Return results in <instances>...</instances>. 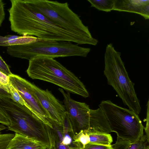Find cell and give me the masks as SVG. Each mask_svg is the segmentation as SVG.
<instances>
[{
    "label": "cell",
    "mask_w": 149,
    "mask_h": 149,
    "mask_svg": "<svg viewBox=\"0 0 149 149\" xmlns=\"http://www.w3.org/2000/svg\"><path fill=\"white\" fill-rule=\"evenodd\" d=\"M8 10L11 30L22 36H34L40 40L73 42L88 44L86 40L58 26L31 8L25 0H10Z\"/></svg>",
    "instance_id": "6da1fadb"
},
{
    "label": "cell",
    "mask_w": 149,
    "mask_h": 149,
    "mask_svg": "<svg viewBox=\"0 0 149 149\" xmlns=\"http://www.w3.org/2000/svg\"><path fill=\"white\" fill-rule=\"evenodd\" d=\"M29 76L53 84L68 92L84 98L89 96L84 84L72 72L54 58L38 56L29 61L26 70Z\"/></svg>",
    "instance_id": "7a4b0ae2"
},
{
    "label": "cell",
    "mask_w": 149,
    "mask_h": 149,
    "mask_svg": "<svg viewBox=\"0 0 149 149\" xmlns=\"http://www.w3.org/2000/svg\"><path fill=\"white\" fill-rule=\"evenodd\" d=\"M0 108L10 120L8 130L45 145L48 148H50L49 126L26 107L10 97L0 96Z\"/></svg>",
    "instance_id": "3957f363"
},
{
    "label": "cell",
    "mask_w": 149,
    "mask_h": 149,
    "mask_svg": "<svg viewBox=\"0 0 149 149\" xmlns=\"http://www.w3.org/2000/svg\"><path fill=\"white\" fill-rule=\"evenodd\" d=\"M121 53L112 43L107 44L104 56V75L108 84L111 86L129 109L139 114L141 111L140 101L121 57Z\"/></svg>",
    "instance_id": "277c9868"
},
{
    "label": "cell",
    "mask_w": 149,
    "mask_h": 149,
    "mask_svg": "<svg viewBox=\"0 0 149 149\" xmlns=\"http://www.w3.org/2000/svg\"><path fill=\"white\" fill-rule=\"evenodd\" d=\"M29 6L58 26L96 45L97 39L93 38L88 26L83 23L80 16L69 7L68 2L62 3L48 0H25Z\"/></svg>",
    "instance_id": "5b68a950"
},
{
    "label": "cell",
    "mask_w": 149,
    "mask_h": 149,
    "mask_svg": "<svg viewBox=\"0 0 149 149\" xmlns=\"http://www.w3.org/2000/svg\"><path fill=\"white\" fill-rule=\"evenodd\" d=\"M90 48L82 47L70 42L39 40L31 43L8 46L7 53L11 56L29 61L38 56L54 58L59 57L87 56Z\"/></svg>",
    "instance_id": "8992f818"
},
{
    "label": "cell",
    "mask_w": 149,
    "mask_h": 149,
    "mask_svg": "<svg viewBox=\"0 0 149 149\" xmlns=\"http://www.w3.org/2000/svg\"><path fill=\"white\" fill-rule=\"evenodd\" d=\"M99 107L108 120L111 132L116 134L117 138L133 143L143 135L144 127L138 115L134 112L109 100L102 101Z\"/></svg>",
    "instance_id": "52a82bcc"
},
{
    "label": "cell",
    "mask_w": 149,
    "mask_h": 149,
    "mask_svg": "<svg viewBox=\"0 0 149 149\" xmlns=\"http://www.w3.org/2000/svg\"><path fill=\"white\" fill-rule=\"evenodd\" d=\"M9 76L10 83L18 91L26 103L27 108L44 123L52 127L48 113L34 93L33 84L17 75L12 74Z\"/></svg>",
    "instance_id": "ba28073f"
},
{
    "label": "cell",
    "mask_w": 149,
    "mask_h": 149,
    "mask_svg": "<svg viewBox=\"0 0 149 149\" xmlns=\"http://www.w3.org/2000/svg\"><path fill=\"white\" fill-rule=\"evenodd\" d=\"M58 90L64 98L66 113L71 122L75 134L81 130L90 129V117L89 106L85 102L76 101L71 97L70 93L61 88Z\"/></svg>",
    "instance_id": "9c48e42d"
},
{
    "label": "cell",
    "mask_w": 149,
    "mask_h": 149,
    "mask_svg": "<svg viewBox=\"0 0 149 149\" xmlns=\"http://www.w3.org/2000/svg\"><path fill=\"white\" fill-rule=\"evenodd\" d=\"M34 93L48 113L49 119L61 125L66 112L63 105L48 90H42L33 84Z\"/></svg>",
    "instance_id": "30bf717a"
},
{
    "label": "cell",
    "mask_w": 149,
    "mask_h": 149,
    "mask_svg": "<svg viewBox=\"0 0 149 149\" xmlns=\"http://www.w3.org/2000/svg\"><path fill=\"white\" fill-rule=\"evenodd\" d=\"M113 10L136 13L149 19V0H115Z\"/></svg>",
    "instance_id": "8fae6325"
},
{
    "label": "cell",
    "mask_w": 149,
    "mask_h": 149,
    "mask_svg": "<svg viewBox=\"0 0 149 149\" xmlns=\"http://www.w3.org/2000/svg\"><path fill=\"white\" fill-rule=\"evenodd\" d=\"M47 148L45 145L15 133L6 149H45Z\"/></svg>",
    "instance_id": "7c38bea8"
},
{
    "label": "cell",
    "mask_w": 149,
    "mask_h": 149,
    "mask_svg": "<svg viewBox=\"0 0 149 149\" xmlns=\"http://www.w3.org/2000/svg\"><path fill=\"white\" fill-rule=\"evenodd\" d=\"M39 40L36 37L30 36L8 35L5 36H0V46L8 47L21 45L34 42Z\"/></svg>",
    "instance_id": "4fadbf2b"
},
{
    "label": "cell",
    "mask_w": 149,
    "mask_h": 149,
    "mask_svg": "<svg viewBox=\"0 0 149 149\" xmlns=\"http://www.w3.org/2000/svg\"><path fill=\"white\" fill-rule=\"evenodd\" d=\"M149 143L146 135H143L133 143L117 138L116 143L112 146L113 149H149Z\"/></svg>",
    "instance_id": "5bb4252c"
},
{
    "label": "cell",
    "mask_w": 149,
    "mask_h": 149,
    "mask_svg": "<svg viewBox=\"0 0 149 149\" xmlns=\"http://www.w3.org/2000/svg\"><path fill=\"white\" fill-rule=\"evenodd\" d=\"M88 135L89 143L102 145H111L113 138L109 133L91 129L86 130Z\"/></svg>",
    "instance_id": "9a60e30c"
},
{
    "label": "cell",
    "mask_w": 149,
    "mask_h": 149,
    "mask_svg": "<svg viewBox=\"0 0 149 149\" xmlns=\"http://www.w3.org/2000/svg\"><path fill=\"white\" fill-rule=\"evenodd\" d=\"M91 7L107 12L113 10L115 0H87Z\"/></svg>",
    "instance_id": "2e32d148"
},
{
    "label": "cell",
    "mask_w": 149,
    "mask_h": 149,
    "mask_svg": "<svg viewBox=\"0 0 149 149\" xmlns=\"http://www.w3.org/2000/svg\"><path fill=\"white\" fill-rule=\"evenodd\" d=\"M8 87L12 99L15 102L27 108L26 103L17 89L10 82Z\"/></svg>",
    "instance_id": "e0dca14e"
},
{
    "label": "cell",
    "mask_w": 149,
    "mask_h": 149,
    "mask_svg": "<svg viewBox=\"0 0 149 149\" xmlns=\"http://www.w3.org/2000/svg\"><path fill=\"white\" fill-rule=\"evenodd\" d=\"M74 138L75 141L80 144L82 148L89 142L88 136L86 130H81L76 134Z\"/></svg>",
    "instance_id": "ac0fdd59"
},
{
    "label": "cell",
    "mask_w": 149,
    "mask_h": 149,
    "mask_svg": "<svg viewBox=\"0 0 149 149\" xmlns=\"http://www.w3.org/2000/svg\"><path fill=\"white\" fill-rule=\"evenodd\" d=\"M14 136L13 134H0V149H6Z\"/></svg>",
    "instance_id": "d6986e66"
},
{
    "label": "cell",
    "mask_w": 149,
    "mask_h": 149,
    "mask_svg": "<svg viewBox=\"0 0 149 149\" xmlns=\"http://www.w3.org/2000/svg\"><path fill=\"white\" fill-rule=\"evenodd\" d=\"M82 149H113L112 145L109 146L88 143Z\"/></svg>",
    "instance_id": "ffe728a7"
},
{
    "label": "cell",
    "mask_w": 149,
    "mask_h": 149,
    "mask_svg": "<svg viewBox=\"0 0 149 149\" xmlns=\"http://www.w3.org/2000/svg\"><path fill=\"white\" fill-rule=\"evenodd\" d=\"M0 71L8 76L12 74L8 65L0 55Z\"/></svg>",
    "instance_id": "44dd1931"
},
{
    "label": "cell",
    "mask_w": 149,
    "mask_h": 149,
    "mask_svg": "<svg viewBox=\"0 0 149 149\" xmlns=\"http://www.w3.org/2000/svg\"><path fill=\"white\" fill-rule=\"evenodd\" d=\"M0 123L7 126L10 124V121L6 113L0 108Z\"/></svg>",
    "instance_id": "7402d4cb"
},
{
    "label": "cell",
    "mask_w": 149,
    "mask_h": 149,
    "mask_svg": "<svg viewBox=\"0 0 149 149\" xmlns=\"http://www.w3.org/2000/svg\"><path fill=\"white\" fill-rule=\"evenodd\" d=\"M9 83V76L0 71V84L4 86H8Z\"/></svg>",
    "instance_id": "603a6c76"
},
{
    "label": "cell",
    "mask_w": 149,
    "mask_h": 149,
    "mask_svg": "<svg viewBox=\"0 0 149 149\" xmlns=\"http://www.w3.org/2000/svg\"><path fill=\"white\" fill-rule=\"evenodd\" d=\"M0 96H6L12 98L8 86H4L0 84Z\"/></svg>",
    "instance_id": "cb8c5ba5"
},
{
    "label": "cell",
    "mask_w": 149,
    "mask_h": 149,
    "mask_svg": "<svg viewBox=\"0 0 149 149\" xmlns=\"http://www.w3.org/2000/svg\"><path fill=\"white\" fill-rule=\"evenodd\" d=\"M149 100L148 101L147 104V116L146 119V127H144L145 132L146 134V136L147 138L148 141H149Z\"/></svg>",
    "instance_id": "d4e9b609"
},
{
    "label": "cell",
    "mask_w": 149,
    "mask_h": 149,
    "mask_svg": "<svg viewBox=\"0 0 149 149\" xmlns=\"http://www.w3.org/2000/svg\"><path fill=\"white\" fill-rule=\"evenodd\" d=\"M4 3L2 0H0V26H1L5 17Z\"/></svg>",
    "instance_id": "484cf974"
},
{
    "label": "cell",
    "mask_w": 149,
    "mask_h": 149,
    "mask_svg": "<svg viewBox=\"0 0 149 149\" xmlns=\"http://www.w3.org/2000/svg\"><path fill=\"white\" fill-rule=\"evenodd\" d=\"M6 128V127L5 125L2 124H0V134L1 132L5 129Z\"/></svg>",
    "instance_id": "4316f807"
},
{
    "label": "cell",
    "mask_w": 149,
    "mask_h": 149,
    "mask_svg": "<svg viewBox=\"0 0 149 149\" xmlns=\"http://www.w3.org/2000/svg\"><path fill=\"white\" fill-rule=\"evenodd\" d=\"M49 149V148H46V149Z\"/></svg>",
    "instance_id": "83f0119b"
},
{
    "label": "cell",
    "mask_w": 149,
    "mask_h": 149,
    "mask_svg": "<svg viewBox=\"0 0 149 149\" xmlns=\"http://www.w3.org/2000/svg\"></svg>",
    "instance_id": "f1b7e54d"
}]
</instances>
